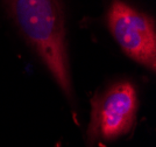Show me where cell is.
Instances as JSON below:
<instances>
[{"label": "cell", "mask_w": 156, "mask_h": 147, "mask_svg": "<svg viewBox=\"0 0 156 147\" xmlns=\"http://www.w3.org/2000/svg\"><path fill=\"white\" fill-rule=\"evenodd\" d=\"M107 26L124 53L137 63L155 71L156 31L150 17L121 0H114L107 12Z\"/></svg>", "instance_id": "cell-2"}, {"label": "cell", "mask_w": 156, "mask_h": 147, "mask_svg": "<svg viewBox=\"0 0 156 147\" xmlns=\"http://www.w3.org/2000/svg\"><path fill=\"white\" fill-rule=\"evenodd\" d=\"M9 12L68 98L72 96L61 0H7Z\"/></svg>", "instance_id": "cell-1"}, {"label": "cell", "mask_w": 156, "mask_h": 147, "mask_svg": "<svg viewBox=\"0 0 156 147\" xmlns=\"http://www.w3.org/2000/svg\"><path fill=\"white\" fill-rule=\"evenodd\" d=\"M137 94L129 82H119L92 99L89 138L112 141L128 133L136 117Z\"/></svg>", "instance_id": "cell-3"}]
</instances>
